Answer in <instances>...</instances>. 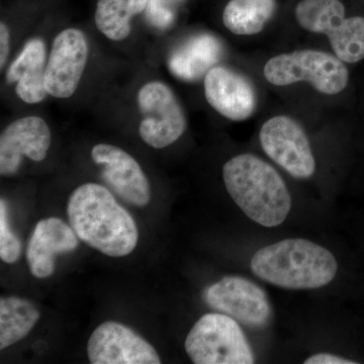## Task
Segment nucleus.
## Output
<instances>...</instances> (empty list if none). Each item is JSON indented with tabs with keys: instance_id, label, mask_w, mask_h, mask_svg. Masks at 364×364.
Returning a JSON list of instances; mask_svg holds the SVG:
<instances>
[{
	"instance_id": "nucleus-21",
	"label": "nucleus",
	"mask_w": 364,
	"mask_h": 364,
	"mask_svg": "<svg viewBox=\"0 0 364 364\" xmlns=\"http://www.w3.org/2000/svg\"><path fill=\"white\" fill-rule=\"evenodd\" d=\"M21 243L14 235L9 223V213L6 200H0V258L4 262H16L20 258Z\"/></svg>"
},
{
	"instance_id": "nucleus-8",
	"label": "nucleus",
	"mask_w": 364,
	"mask_h": 364,
	"mask_svg": "<svg viewBox=\"0 0 364 364\" xmlns=\"http://www.w3.org/2000/svg\"><path fill=\"white\" fill-rule=\"evenodd\" d=\"M208 306L253 329H264L272 320V306L264 289L241 277H225L205 291Z\"/></svg>"
},
{
	"instance_id": "nucleus-19",
	"label": "nucleus",
	"mask_w": 364,
	"mask_h": 364,
	"mask_svg": "<svg viewBox=\"0 0 364 364\" xmlns=\"http://www.w3.org/2000/svg\"><path fill=\"white\" fill-rule=\"evenodd\" d=\"M275 9V0H230L223 13V23L235 35H256L272 20Z\"/></svg>"
},
{
	"instance_id": "nucleus-2",
	"label": "nucleus",
	"mask_w": 364,
	"mask_h": 364,
	"mask_svg": "<svg viewBox=\"0 0 364 364\" xmlns=\"http://www.w3.org/2000/svg\"><path fill=\"white\" fill-rule=\"evenodd\" d=\"M228 193L249 219L273 228L286 221L291 198L286 182L272 165L252 154H241L223 167Z\"/></svg>"
},
{
	"instance_id": "nucleus-7",
	"label": "nucleus",
	"mask_w": 364,
	"mask_h": 364,
	"mask_svg": "<svg viewBox=\"0 0 364 364\" xmlns=\"http://www.w3.org/2000/svg\"><path fill=\"white\" fill-rule=\"evenodd\" d=\"M138 105L143 119L139 134L144 142L163 149L176 142L186 129V117L179 100L168 86L152 81L138 93Z\"/></svg>"
},
{
	"instance_id": "nucleus-9",
	"label": "nucleus",
	"mask_w": 364,
	"mask_h": 364,
	"mask_svg": "<svg viewBox=\"0 0 364 364\" xmlns=\"http://www.w3.org/2000/svg\"><path fill=\"white\" fill-rule=\"evenodd\" d=\"M261 147L267 156L294 178L314 176L316 161L303 127L291 117H273L261 127Z\"/></svg>"
},
{
	"instance_id": "nucleus-15",
	"label": "nucleus",
	"mask_w": 364,
	"mask_h": 364,
	"mask_svg": "<svg viewBox=\"0 0 364 364\" xmlns=\"http://www.w3.org/2000/svg\"><path fill=\"white\" fill-rule=\"evenodd\" d=\"M78 239L72 227L58 218L41 220L26 248V260L33 277H51L55 272L56 256L75 250L79 245Z\"/></svg>"
},
{
	"instance_id": "nucleus-12",
	"label": "nucleus",
	"mask_w": 364,
	"mask_h": 364,
	"mask_svg": "<svg viewBox=\"0 0 364 364\" xmlns=\"http://www.w3.org/2000/svg\"><path fill=\"white\" fill-rule=\"evenodd\" d=\"M91 158L102 167V178L122 200L139 208L150 203V182L129 153L117 146L98 144L91 150Z\"/></svg>"
},
{
	"instance_id": "nucleus-13",
	"label": "nucleus",
	"mask_w": 364,
	"mask_h": 364,
	"mask_svg": "<svg viewBox=\"0 0 364 364\" xmlns=\"http://www.w3.org/2000/svg\"><path fill=\"white\" fill-rule=\"evenodd\" d=\"M51 145V131L42 117L31 116L16 119L0 136V174L14 176L23 157L41 162Z\"/></svg>"
},
{
	"instance_id": "nucleus-18",
	"label": "nucleus",
	"mask_w": 364,
	"mask_h": 364,
	"mask_svg": "<svg viewBox=\"0 0 364 364\" xmlns=\"http://www.w3.org/2000/svg\"><path fill=\"white\" fill-rule=\"evenodd\" d=\"M39 309L28 299L18 296L0 299V349L16 344L25 338L38 321Z\"/></svg>"
},
{
	"instance_id": "nucleus-10",
	"label": "nucleus",
	"mask_w": 364,
	"mask_h": 364,
	"mask_svg": "<svg viewBox=\"0 0 364 364\" xmlns=\"http://www.w3.org/2000/svg\"><path fill=\"white\" fill-rule=\"evenodd\" d=\"M88 58L85 33L77 28H66L55 38L45 70L48 95L69 98L77 90Z\"/></svg>"
},
{
	"instance_id": "nucleus-14",
	"label": "nucleus",
	"mask_w": 364,
	"mask_h": 364,
	"mask_svg": "<svg viewBox=\"0 0 364 364\" xmlns=\"http://www.w3.org/2000/svg\"><path fill=\"white\" fill-rule=\"evenodd\" d=\"M205 95L213 109L231 121L249 119L256 109L257 97L252 83L227 67H213L205 75Z\"/></svg>"
},
{
	"instance_id": "nucleus-6",
	"label": "nucleus",
	"mask_w": 364,
	"mask_h": 364,
	"mask_svg": "<svg viewBox=\"0 0 364 364\" xmlns=\"http://www.w3.org/2000/svg\"><path fill=\"white\" fill-rule=\"evenodd\" d=\"M294 14L306 31L327 36L335 55L344 63L364 59V18H345L340 0H301Z\"/></svg>"
},
{
	"instance_id": "nucleus-24",
	"label": "nucleus",
	"mask_w": 364,
	"mask_h": 364,
	"mask_svg": "<svg viewBox=\"0 0 364 364\" xmlns=\"http://www.w3.org/2000/svg\"><path fill=\"white\" fill-rule=\"evenodd\" d=\"M9 28L4 23H0V68H4L9 54Z\"/></svg>"
},
{
	"instance_id": "nucleus-3",
	"label": "nucleus",
	"mask_w": 364,
	"mask_h": 364,
	"mask_svg": "<svg viewBox=\"0 0 364 364\" xmlns=\"http://www.w3.org/2000/svg\"><path fill=\"white\" fill-rule=\"evenodd\" d=\"M256 277L287 289H316L336 277L338 263L328 249L306 239H284L259 249L250 263Z\"/></svg>"
},
{
	"instance_id": "nucleus-11",
	"label": "nucleus",
	"mask_w": 364,
	"mask_h": 364,
	"mask_svg": "<svg viewBox=\"0 0 364 364\" xmlns=\"http://www.w3.org/2000/svg\"><path fill=\"white\" fill-rule=\"evenodd\" d=\"M92 364H159L154 347L128 326L107 321L98 326L87 343Z\"/></svg>"
},
{
	"instance_id": "nucleus-5",
	"label": "nucleus",
	"mask_w": 364,
	"mask_h": 364,
	"mask_svg": "<svg viewBox=\"0 0 364 364\" xmlns=\"http://www.w3.org/2000/svg\"><path fill=\"white\" fill-rule=\"evenodd\" d=\"M264 77L275 86L305 82L328 95H338L345 90L349 72L337 56L317 50H301L273 57L263 69Z\"/></svg>"
},
{
	"instance_id": "nucleus-4",
	"label": "nucleus",
	"mask_w": 364,
	"mask_h": 364,
	"mask_svg": "<svg viewBox=\"0 0 364 364\" xmlns=\"http://www.w3.org/2000/svg\"><path fill=\"white\" fill-rule=\"evenodd\" d=\"M184 348L196 364H252L255 358L238 321L222 313L203 315L189 331Z\"/></svg>"
},
{
	"instance_id": "nucleus-17",
	"label": "nucleus",
	"mask_w": 364,
	"mask_h": 364,
	"mask_svg": "<svg viewBox=\"0 0 364 364\" xmlns=\"http://www.w3.org/2000/svg\"><path fill=\"white\" fill-rule=\"evenodd\" d=\"M222 54L220 41L210 33H202L191 38L172 52L168 60L169 69L182 80H198L215 67Z\"/></svg>"
},
{
	"instance_id": "nucleus-20",
	"label": "nucleus",
	"mask_w": 364,
	"mask_h": 364,
	"mask_svg": "<svg viewBox=\"0 0 364 364\" xmlns=\"http://www.w3.org/2000/svg\"><path fill=\"white\" fill-rule=\"evenodd\" d=\"M148 0H98L95 20L100 32L112 41H123L131 33V20L146 11Z\"/></svg>"
},
{
	"instance_id": "nucleus-16",
	"label": "nucleus",
	"mask_w": 364,
	"mask_h": 364,
	"mask_svg": "<svg viewBox=\"0 0 364 364\" xmlns=\"http://www.w3.org/2000/svg\"><path fill=\"white\" fill-rule=\"evenodd\" d=\"M46 47L41 39L26 43L6 72L9 85L16 83V95L28 105L39 104L47 97L45 88Z\"/></svg>"
},
{
	"instance_id": "nucleus-22",
	"label": "nucleus",
	"mask_w": 364,
	"mask_h": 364,
	"mask_svg": "<svg viewBox=\"0 0 364 364\" xmlns=\"http://www.w3.org/2000/svg\"><path fill=\"white\" fill-rule=\"evenodd\" d=\"M182 0H148L146 18L160 30H166L176 20V9Z\"/></svg>"
},
{
	"instance_id": "nucleus-23",
	"label": "nucleus",
	"mask_w": 364,
	"mask_h": 364,
	"mask_svg": "<svg viewBox=\"0 0 364 364\" xmlns=\"http://www.w3.org/2000/svg\"><path fill=\"white\" fill-rule=\"evenodd\" d=\"M305 364H355V361L333 355L331 353H317L304 361Z\"/></svg>"
},
{
	"instance_id": "nucleus-1",
	"label": "nucleus",
	"mask_w": 364,
	"mask_h": 364,
	"mask_svg": "<svg viewBox=\"0 0 364 364\" xmlns=\"http://www.w3.org/2000/svg\"><path fill=\"white\" fill-rule=\"evenodd\" d=\"M67 214L78 238L91 248L111 257H124L135 250L139 240L135 220L105 186H78L69 198Z\"/></svg>"
}]
</instances>
